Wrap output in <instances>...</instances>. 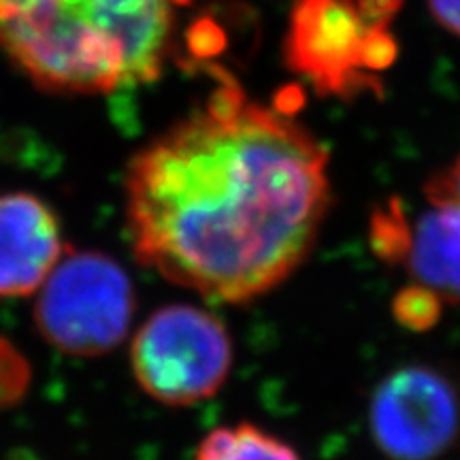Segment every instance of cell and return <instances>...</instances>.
I'll return each instance as SVG.
<instances>
[{
	"label": "cell",
	"instance_id": "obj_4",
	"mask_svg": "<svg viewBox=\"0 0 460 460\" xmlns=\"http://www.w3.org/2000/svg\"><path fill=\"white\" fill-rule=\"evenodd\" d=\"M37 292L39 335L73 358L109 354L135 318V286L122 264L102 252L66 250Z\"/></svg>",
	"mask_w": 460,
	"mask_h": 460
},
{
	"label": "cell",
	"instance_id": "obj_12",
	"mask_svg": "<svg viewBox=\"0 0 460 460\" xmlns=\"http://www.w3.org/2000/svg\"><path fill=\"white\" fill-rule=\"evenodd\" d=\"M427 200H454L460 203V154L446 169L435 172L424 186Z\"/></svg>",
	"mask_w": 460,
	"mask_h": 460
},
{
	"label": "cell",
	"instance_id": "obj_8",
	"mask_svg": "<svg viewBox=\"0 0 460 460\" xmlns=\"http://www.w3.org/2000/svg\"><path fill=\"white\" fill-rule=\"evenodd\" d=\"M396 264L444 303H460V203L429 200V209L407 217V234Z\"/></svg>",
	"mask_w": 460,
	"mask_h": 460
},
{
	"label": "cell",
	"instance_id": "obj_13",
	"mask_svg": "<svg viewBox=\"0 0 460 460\" xmlns=\"http://www.w3.org/2000/svg\"><path fill=\"white\" fill-rule=\"evenodd\" d=\"M427 7L437 24L460 39V0H427Z\"/></svg>",
	"mask_w": 460,
	"mask_h": 460
},
{
	"label": "cell",
	"instance_id": "obj_10",
	"mask_svg": "<svg viewBox=\"0 0 460 460\" xmlns=\"http://www.w3.org/2000/svg\"><path fill=\"white\" fill-rule=\"evenodd\" d=\"M441 315H444V298L416 281L401 288L393 298V318L407 331H430L439 324Z\"/></svg>",
	"mask_w": 460,
	"mask_h": 460
},
{
	"label": "cell",
	"instance_id": "obj_2",
	"mask_svg": "<svg viewBox=\"0 0 460 460\" xmlns=\"http://www.w3.org/2000/svg\"><path fill=\"white\" fill-rule=\"evenodd\" d=\"M186 0H0V51L37 88L115 94L158 82Z\"/></svg>",
	"mask_w": 460,
	"mask_h": 460
},
{
	"label": "cell",
	"instance_id": "obj_7",
	"mask_svg": "<svg viewBox=\"0 0 460 460\" xmlns=\"http://www.w3.org/2000/svg\"><path fill=\"white\" fill-rule=\"evenodd\" d=\"M65 254L60 217L43 199L0 194V298L37 292Z\"/></svg>",
	"mask_w": 460,
	"mask_h": 460
},
{
	"label": "cell",
	"instance_id": "obj_11",
	"mask_svg": "<svg viewBox=\"0 0 460 460\" xmlns=\"http://www.w3.org/2000/svg\"><path fill=\"white\" fill-rule=\"evenodd\" d=\"M31 382V362L7 337H0V411L15 407L24 399Z\"/></svg>",
	"mask_w": 460,
	"mask_h": 460
},
{
	"label": "cell",
	"instance_id": "obj_1",
	"mask_svg": "<svg viewBox=\"0 0 460 460\" xmlns=\"http://www.w3.org/2000/svg\"><path fill=\"white\" fill-rule=\"evenodd\" d=\"M154 137L124 177L137 261L211 301L250 303L312 254L331 209L329 149L233 77Z\"/></svg>",
	"mask_w": 460,
	"mask_h": 460
},
{
	"label": "cell",
	"instance_id": "obj_9",
	"mask_svg": "<svg viewBox=\"0 0 460 460\" xmlns=\"http://www.w3.org/2000/svg\"><path fill=\"white\" fill-rule=\"evenodd\" d=\"M194 460H301V456L279 437L256 424L239 422L211 430L199 444Z\"/></svg>",
	"mask_w": 460,
	"mask_h": 460
},
{
	"label": "cell",
	"instance_id": "obj_5",
	"mask_svg": "<svg viewBox=\"0 0 460 460\" xmlns=\"http://www.w3.org/2000/svg\"><path fill=\"white\" fill-rule=\"evenodd\" d=\"M233 339L216 314L194 305H164L143 322L130 345L139 388L169 407L217 394L233 367Z\"/></svg>",
	"mask_w": 460,
	"mask_h": 460
},
{
	"label": "cell",
	"instance_id": "obj_3",
	"mask_svg": "<svg viewBox=\"0 0 460 460\" xmlns=\"http://www.w3.org/2000/svg\"><path fill=\"white\" fill-rule=\"evenodd\" d=\"M402 0H296L284 62L318 96L354 101L382 92L399 45L393 24Z\"/></svg>",
	"mask_w": 460,
	"mask_h": 460
},
{
	"label": "cell",
	"instance_id": "obj_6",
	"mask_svg": "<svg viewBox=\"0 0 460 460\" xmlns=\"http://www.w3.org/2000/svg\"><path fill=\"white\" fill-rule=\"evenodd\" d=\"M369 429L390 460H437L460 433V396L433 367H401L373 390Z\"/></svg>",
	"mask_w": 460,
	"mask_h": 460
}]
</instances>
